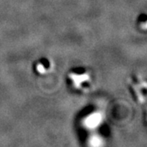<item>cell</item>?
<instances>
[{"label": "cell", "instance_id": "obj_1", "mask_svg": "<svg viewBox=\"0 0 147 147\" xmlns=\"http://www.w3.org/2000/svg\"><path fill=\"white\" fill-rule=\"evenodd\" d=\"M68 79L75 89L88 90L91 84L89 73L84 68H77L68 74Z\"/></svg>", "mask_w": 147, "mask_h": 147}, {"label": "cell", "instance_id": "obj_2", "mask_svg": "<svg viewBox=\"0 0 147 147\" xmlns=\"http://www.w3.org/2000/svg\"><path fill=\"white\" fill-rule=\"evenodd\" d=\"M102 115L99 111L94 110L91 111L88 115L84 116L82 124L88 129H95L97 128L102 123Z\"/></svg>", "mask_w": 147, "mask_h": 147}, {"label": "cell", "instance_id": "obj_3", "mask_svg": "<svg viewBox=\"0 0 147 147\" xmlns=\"http://www.w3.org/2000/svg\"><path fill=\"white\" fill-rule=\"evenodd\" d=\"M34 69L37 74H43L52 69V62L47 58H42L39 61H35Z\"/></svg>", "mask_w": 147, "mask_h": 147}]
</instances>
